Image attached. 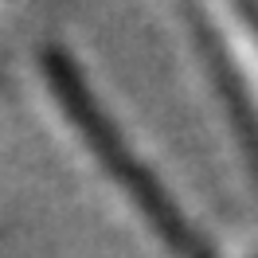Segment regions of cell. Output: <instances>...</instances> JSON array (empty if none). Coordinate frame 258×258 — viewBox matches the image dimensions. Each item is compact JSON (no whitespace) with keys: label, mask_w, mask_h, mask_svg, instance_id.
Wrapping results in <instances>:
<instances>
[{"label":"cell","mask_w":258,"mask_h":258,"mask_svg":"<svg viewBox=\"0 0 258 258\" xmlns=\"http://www.w3.org/2000/svg\"><path fill=\"white\" fill-rule=\"evenodd\" d=\"M39 67H43V79H47L63 117L86 141L98 168L106 172V180L117 192L125 196V204L137 211V219L149 227V235L172 258H211L208 235L196 231L188 211L176 204V196L164 192L161 176L133 153V145L121 137V129L113 125V117H106L102 102L94 98L90 82L75 67V59L63 47H43L39 51Z\"/></svg>","instance_id":"obj_1"},{"label":"cell","mask_w":258,"mask_h":258,"mask_svg":"<svg viewBox=\"0 0 258 258\" xmlns=\"http://www.w3.org/2000/svg\"><path fill=\"white\" fill-rule=\"evenodd\" d=\"M211 94L258 168V0H176Z\"/></svg>","instance_id":"obj_2"}]
</instances>
